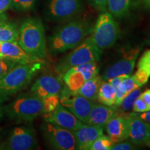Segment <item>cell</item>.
<instances>
[{"label": "cell", "mask_w": 150, "mask_h": 150, "mask_svg": "<svg viewBox=\"0 0 150 150\" xmlns=\"http://www.w3.org/2000/svg\"><path fill=\"white\" fill-rule=\"evenodd\" d=\"M82 8L81 0H50L47 16L52 21L66 22L77 16Z\"/></svg>", "instance_id": "cell-10"}, {"label": "cell", "mask_w": 150, "mask_h": 150, "mask_svg": "<svg viewBox=\"0 0 150 150\" xmlns=\"http://www.w3.org/2000/svg\"><path fill=\"white\" fill-rule=\"evenodd\" d=\"M40 61L31 63H18L0 79V102L8 99L25 88L40 70Z\"/></svg>", "instance_id": "cell-3"}, {"label": "cell", "mask_w": 150, "mask_h": 150, "mask_svg": "<svg viewBox=\"0 0 150 150\" xmlns=\"http://www.w3.org/2000/svg\"><path fill=\"white\" fill-rule=\"evenodd\" d=\"M60 104L86 123L90 112L93 107L94 101L86 98L63 86L60 93Z\"/></svg>", "instance_id": "cell-8"}, {"label": "cell", "mask_w": 150, "mask_h": 150, "mask_svg": "<svg viewBox=\"0 0 150 150\" xmlns=\"http://www.w3.org/2000/svg\"><path fill=\"white\" fill-rule=\"evenodd\" d=\"M60 95H53L42 99L44 114L53 111L60 104Z\"/></svg>", "instance_id": "cell-28"}, {"label": "cell", "mask_w": 150, "mask_h": 150, "mask_svg": "<svg viewBox=\"0 0 150 150\" xmlns=\"http://www.w3.org/2000/svg\"><path fill=\"white\" fill-rule=\"evenodd\" d=\"M89 36L100 50L112 47L120 37L119 26L114 17L108 11L102 12Z\"/></svg>", "instance_id": "cell-6"}, {"label": "cell", "mask_w": 150, "mask_h": 150, "mask_svg": "<svg viewBox=\"0 0 150 150\" xmlns=\"http://www.w3.org/2000/svg\"><path fill=\"white\" fill-rule=\"evenodd\" d=\"M141 94V89L140 88L135 89L130 93H129L126 97L122 100L120 104V107L122 109L125 111H129L131 109H132L133 106H134V102L138 97Z\"/></svg>", "instance_id": "cell-26"}, {"label": "cell", "mask_w": 150, "mask_h": 150, "mask_svg": "<svg viewBox=\"0 0 150 150\" xmlns=\"http://www.w3.org/2000/svg\"><path fill=\"white\" fill-rule=\"evenodd\" d=\"M141 47L129 49L123 52V58L108 67L102 76V79L108 81L110 79L122 74L131 75L134 71L136 61Z\"/></svg>", "instance_id": "cell-11"}, {"label": "cell", "mask_w": 150, "mask_h": 150, "mask_svg": "<svg viewBox=\"0 0 150 150\" xmlns=\"http://www.w3.org/2000/svg\"><path fill=\"white\" fill-rule=\"evenodd\" d=\"M42 131L46 142L52 149H76V140L72 131L45 121L42 125Z\"/></svg>", "instance_id": "cell-7"}, {"label": "cell", "mask_w": 150, "mask_h": 150, "mask_svg": "<svg viewBox=\"0 0 150 150\" xmlns=\"http://www.w3.org/2000/svg\"><path fill=\"white\" fill-rule=\"evenodd\" d=\"M138 69H142L150 74V50L144 52L137 65Z\"/></svg>", "instance_id": "cell-31"}, {"label": "cell", "mask_w": 150, "mask_h": 150, "mask_svg": "<svg viewBox=\"0 0 150 150\" xmlns=\"http://www.w3.org/2000/svg\"><path fill=\"white\" fill-rule=\"evenodd\" d=\"M129 76H130V75L129 74H122V75H120V76H115V77L110 79L108 81L109 83L111 84L112 87L116 89L118 87H119L120 84L122 83V81L125 79H126L127 77H128Z\"/></svg>", "instance_id": "cell-35"}, {"label": "cell", "mask_w": 150, "mask_h": 150, "mask_svg": "<svg viewBox=\"0 0 150 150\" xmlns=\"http://www.w3.org/2000/svg\"><path fill=\"white\" fill-rule=\"evenodd\" d=\"M138 115L139 116L140 118L143 119L144 120H145L147 122L150 124V110L148 111L141 112V113H138Z\"/></svg>", "instance_id": "cell-38"}, {"label": "cell", "mask_w": 150, "mask_h": 150, "mask_svg": "<svg viewBox=\"0 0 150 150\" xmlns=\"http://www.w3.org/2000/svg\"><path fill=\"white\" fill-rule=\"evenodd\" d=\"M63 88L61 76L45 74L35 80L31 86L30 93L42 99L53 95H60Z\"/></svg>", "instance_id": "cell-13"}, {"label": "cell", "mask_w": 150, "mask_h": 150, "mask_svg": "<svg viewBox=\"0 0 150 150\" xmlns=\"http://www.w3.org/2000/svg\"><path fill=\"white\" fill-rule=\"evenodd\" d=\"M121 113L118 107L102 104H94L86 123L104 128L112 118Z\"/></svg>", "instance_id": "cell-19"}, {"label": "cell", "mask_w": 150, "mask_h": 150, "mask_svg": "<svg viewBox=\"0 0 150 150\" xmlns=\"http://www.w3.org/2000/svg\"><path fill=\"white\" fill-rule=\"evenodd\" d=\"M140 88L136 83L134 76H129L128 77L125 79L122 83L120 84L119 87L116 89V96H115V102L114 106L116 107H119L120 106L122 100L125 97L132 92L134 90Z\"/></svg>", "instance_id": "cell-22"}, {"label": "cell", "mask_w": 150, "mask_h": 150, "mask_svg": "<svg viewBox=\"0 0 150 150\" xmlns=\"http://www.w3.org/2000/svg\"><path fill=\"white\" fill-rule=\"evenodd\" d=\"M4 108L9 117L18 121H32L44 114L42 99L31 93L21 94Z\"/></svg>", "instance_id": "cell-5"}, {"label": "cell", "mask_w": 150, "mask_h": 150, "mask_svg": "<svg viewBox=\"0 0 150 150\" xmlns=\"http://www.w3.org/2000/svg\"><path fill=\"white\" fill-rule=\"evenodd\" d=\"M140 97L145 101V102L147 105L148 108L150 110V89H147L145 92H143L142 93H141Z\"/></svg>", "instance_id": "cell-37"}, {"label": "cell", "mask_w": 150, "mask_h": 150, "mask_svg": "<svg viewBox=\"0 0 150 150\" xmlns=\"http://www.w3.org/2000/svg\"><path fill=\"white\" fill-rule=\"evenodd\" d=\"M103 50L94 44L88 36L79 45L72 49L70 53L63 56L55 65L56 72L62 76L71 67L93 61H99Z\"/></svg>", "instance_id": "cell-4"}, {"label": "cell", "mask_w": 150, "mask_h": 150, "mask_svg": "<svg viewBox=\"0 0 150 150\" xmlns=\"http://www.w3.org/2000/svg\"><path fill=\"white\" fill-rule=\"evenodd\" d=\"M7 20V15L5 13H0V25Z\"/></svg>", "instance_id": "cell-39"}, {"label": "cell", "mask_w": 150, "mask_h": 150, "mask_svg": "<svg viewBox=\"0 0 150 150\" xmlns=\"http://www.w3.org/2000/svg\"><path fill=\"white\" fill-rule=\"evenodd\" d=\"M136 145L131 141H124L115 143L111 148V150H132L136 149Z\"/></svg>", "instance_id": "cell-33"}, {"label": "cell", "mask_w": 150, "mask_h": 150, "mask_svg": "<svg viewBox=\"0 0 150 150\" xmlns=\"http://www.w3.org/2000/svg\"><path fill=\"white\" fill-rule=\"evenodd\" d=\"M89 1L96 10L101 12L107 11V0H89Z\"/></svg>", "instance_id": "cell-34"}, {"label": "cell", "mask_w": 150, "mask_h": 150, "mask_svg": "<svg viewBox=\"0 0 150 150\" xmlns=\"http://www.w3.org/2000/svg\"><path fill=\"white\" fill-rule=\"evenodd\" d=\"M95 67L91 63L71 67L63 75L65 86L76 93L87 80L95 76Z\"/></svg>", "instance_id": "cell-12"}, {"label": "cell", "mask_w": 150, "mask_h": 150, "mask_svg": "<svg viewBox=\"0 0 150 150\" xmlns=\"http://www.w3.org/2000/svg\"><path fill=\"white\" fill-rule=\"evenodd\" d=\"M0 58L17 63H31L40 61V59L24 51L18 42H0Z\"/></svg>", "instance_id": "cell-17"}, {"label": "cell", "mask_w": 150, "mask_h": 150, "mask_svg": "<svg viewBox=\"0 0 150 150\" xmlns=\"http://www.w3.org/2000/svg\"><path fill=\"white\" fill-rule=\"evenodd\" d=\"M37 0H12L11 8L19 11H28L35 6Z\"/></svg>", "instance_id": "cell-27"}, {"label": "cell", "mask_w": 150, "mask_h": 150, "mask_svg": "<svg viewBox=\"0 0 150 150\" xmlns=\"http://www.w3.org/2000/svg\"><path fill=\"white\" fill-rule=\"evenodd\" d=\"M18 44L24 51L42 59L47 56V48L42 20L38 18H27L19 28Z\"/></svg>", "instance_id": "cell-2"}, {"label": "cell", "mask_w": 150, "mask_h": 150, "mask_svg": "<svg viewBox=\"0 0 150 150\" xmlns=\"http://www.w3.org/2000/svg\"><path fill=\"white\" fill-rule=\"evenodd\" d=\"M44 120L70 131H75L84 123L61 104L53 111L43 114Z\"/></svg>", "instance_id": "cell-14"}, {"label": "cell", "mask_w": 150, "mask_h": 150, "mask_svg": "<svg viewBox=\"0 0 150 150\" xmlns=\"http://www.w3.org/2000/svg\"><path fill=\"white\" fill-rule=\"evenodd\" d=\"M104 129L101 127L83 123L78 129L73 131L76 140V149L89 150L93 142L100 135L104 134Z\"/></svg>", "instance_id": "cell-18"}, {"label": "cell", "mask_w": 150, "mask_h": 150, "mask_svg": "<svg viewBox=\"0 0 150 150\" xmlns=\"http://www.w3.org/2000/svg\"><path fill=\"white\" fill-rule=\"evenodd\" d=\"M129 114L120 113L112 118L104 128L112 141L117 143L129 139Z\"/></svg>", "instance_id": "cell-15"}, {"label": "cell", "mask_w": 150, "mask_h": 150, "mask_svg": "<svg viewBox=\"0 0 150 150\" xmlns=\"http://www.w3.org/2000/svg\"><path fill=\"white\" fill-rule=\"evenodd\" d=\"M12 0H0V13H5L11 8Z\"/></svg>", "instance_id": "cell-36"}, {"label": "cell", "mask_w": 150, "mask_h": 150, "mask_svg": "<svg viewBox=\"0 0 150 150\" xmlns=\"http://www.w3.org/2000/svg\"><path fill=\"white\" fill-rule=\"evenodd\" d=\"M38 148L36 134L29 127H18L11 131L1 149L8 150H31Z\"/></svg>", "instance_id": "cell-9"}, {"label": "cell", "mask_w": 150, "mask_h": 150, "mask_svg": "<svg viewBox=\"0 0 150 150\" xmlns=\"http://www.w3.org/2000/svg\"><path fill=\"white\" fill-rule=\"evenodd\" d=\"M143 2L145 4V6L147 8L150 9V0H143Z\"/></svg>", "instance_id": "cell-40"}, {"label": "cell", "mask_w": 150, "mask_h": 150, "mask_svg": "<svg viewBox=\"0 0 150 150\" xmlns=\"http://www.w3.org/2000/svg\"><path fill=\"white\" fill-rule=\"evenodd\" d=\"M131 0H107V11L113 17L124 18L129 13Z\"/></svg>", "instance_id": "cell-23"}, {"label": "cell", "mask_w": 150, "mask_h": 150, "mask_svg": "<svg viewBox=\"0 0 150 150\" xmlns=\"http://www.w3.org/2000/svg\"><path fill=\"white\" fill-rule=\"evenodd\" d=\"M129 138L136 145H145L150 139V124L138 115L137 112L129 113Z\"/></svg>", "instance_id": "cell-16"}, {"label": "cell", "mask_w": 150, "mask_h": 150, "mask_svg": "<svg viewBox=\"0 0 150 150\" xmlns=\"http://www.w3.org/2000/svg\"><path fill=\"white\" fill-rule=\"evenodd\" d=\"M102 76L97 74L93 78L87 80L76 93L81 95L90 100L95 101L97 98L99 87L102 82Z\"/></svg>", "instance_id": "cell-20"}, {"label": "cell", "mask_w": 150, "mask_h": 150, "mask_svg": "<svg viewBox=\"0 0 150 150\" xmlns=\"http://www.w3.org/2000/svg\"><path fill=\"white\" fill-rule=\"evenodd\" d=\"M132 109L133 111L134 112H137V113H141V112L149 110L147 105L146 104L145 101L140 97V95L137 98L136 102H134Z\"/></svg>", "instance_id": "cell-32"}, {"label": "cell", "mask_w": 150, "mask_h": 150, "mask_svg": "<svg viewBox=\"0 0 150 150\" xmlns=\"http://www.w3.org/2000/svg\"><path fill=\"white\" fill-rule=\"evenodd\" d=\"M116 91L111 84L106 81H102L99 87L97 99L100 104L106 106H114Z\"/></svg>", "instance_id": "cell-21"}, {"label": "cell", "mask_w": 150, "mask_h": 150, "mask_svg": "<svg viewBox=\"0 0 150 150\" xmlns=\"http://www.w3.org/2000/svg\"><path fill=\"white\" fill-rule=\"evenodd\" d=\"M93 27L82 19L67 20L49 37V52L56 55L72 50L89 36Z\"/></svg>", "instance_id": "cell-1"}, {"label": "cell", "mask_w": 150, "mask_h": 150, "mask_svg": "<svg viewBox=\"0 0 150 150\" xmlns=\"http://www.w3.org/2000/svg\"><path fill=\"white\" fill-rule=\"evenodd\" d=\"M114 144L108 136L103 134L93 142L89 150H110Z\"/></svg>", "instance_id": "cell-25"}, {"label": "cell", "mask_w": 150, "mask_h": 150, "mask_svg": "<svg viewBox=\"0 0 150 150\" xmlns=\"http://www.w3.org/2000/svg\"><path fill=\"white\" fill-rule=\"evenodd\" d=\"M17 64L18 63L15 61L0 58V79L8 74Z\"/></svg>", "instance_id": "cell-29"}, {"label": "cell", "mask_w": 150, "mask_h": 150, "mask_svg": "<svg viewBox=\"0 0 150 150\" xmlns=\"http://www.w3.org/2000/svg\"><path fill=\"white\" fill-rule=\"evenodd\" d=\"M145 145H147V146H148V147H150V139L148 140V141L146 142V144H145Z\"/></svg>", "instance_id": "cell-41"}, {"label": "cell", "mask_w": 150, "mask_h": 150, "mask_svg": "<svg viewBox=\"0 0 150 150\" xmlns=\"http://www.w3.org/2000/svg\"><path fill=\"white\" fill-rule=\"evenodd\" d=\"M19 37V28L11 22H4L0 25V42H17Z\"/></svg>", "instance_id": "cell-24"}, {"label": "cell", "mask_w": 150, "mask_h": 150, "mask_svg": "<svg viewBox=\"0 0 150 150\" xmlns=\"http://www.w3.org/2000/svg\"><path fill=\"white\" fill-rule=\"evenodd\" d=\"M136 83L139 87H142L146 84L149 81L150 74L147 71L142 69H138V70L133 75Z\"/></svg>", "instance_id": "cell-30"}]
</instances>
